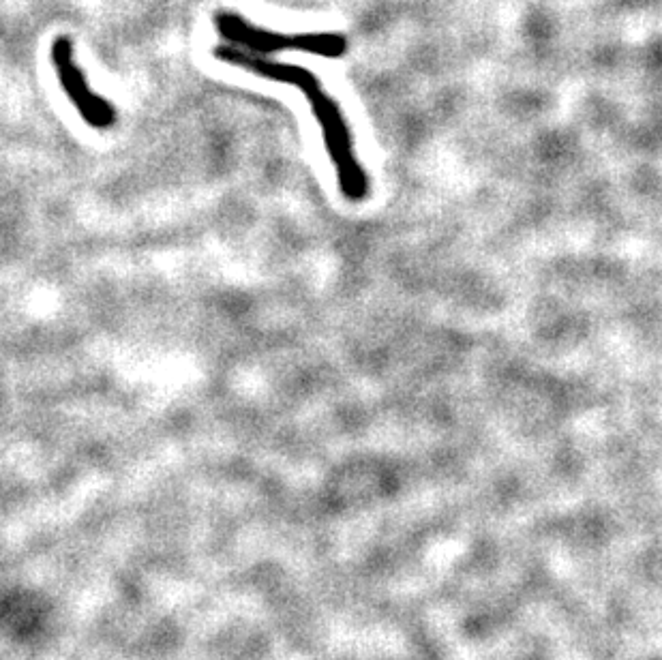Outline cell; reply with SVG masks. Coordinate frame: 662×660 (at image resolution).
I'll use <instances>...</instances> for the list:
<instances>
[{
	"label": "cell",
	"mask_w": 662,
	"mask_h": 660,
	"mask_svg": "<svg viewBox=\"0 0 662 660\" xmlns=\"http://www.w3.org/2000/svg\"><path fill=\"white\" fill-rule=\"evenodd\" d=\"M215 56L223 63L234 65L245 69L249 73L260 75V78L266 80H275V82H285V84H294L296 88L303 90V95L309 99L311 110L318 118V123L324 133V142L328 148V155L337 165L339 172V183L343 193L348 198H360L365 191V176L358 170L356 157L352 153V142H350V133L348 127H345V120L341 116V110L335 105V101L330 99L320 84L315 82L313 75L307 69H300L294 65H281L273 63V60H266L262 56H255L251 52L238 50L234 45H219L215 48Z\"/></svg>",
	"instance_id": "obj_1"
},
{
	"label": "cell",
	"mask_w": 662,
	"mask_h": 660,
	"mask_svg": "<svg viewBox=\"0 0 662 660\" xmlns=\"http://www.w3.org/2000/svg\"><path fill=\"white\" fill-rule=\"evenodd\" d=\"M217 33L238 50L260 54H275L281 50H309V52H333V43L320 37H283L251 26L236 13L215 15Z\"/></svg>",
	"instance_id": "obj_3"
},
{
	"label": "cell",
	"mask_w": 662,
	"mask_h": 660,
	"mask_svg": "<svg viewBox=\"0 0 662 660\" xmlns=\"http://www.w3.org/2000/svg\"><path fill=\"white\" fill-rule=\"evenodd\" d=\"M52 63L58 75L60 88H63V93L69 97L73 108L78 110L84 123L99 131L112 129L118 120V112L108 99H103L101 95L90 90L86 75L78 65H75L73 43L69 37H58L52 43Z\"/></svg>",
	"instance_id": "obj_2"
}]
</instances>
